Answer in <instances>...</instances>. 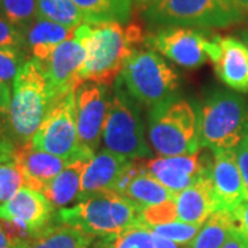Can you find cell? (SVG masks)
<instances>
[{
    "instance_id": "f546056e",
    "label": "cell",
    "mask_w": 248,
    "mask_h": 248,
    "mask_svg": "<svg viewBox=\"0 0 248 248\" xmlns=\"http://www.w3.org/2000/svg\"><path fill=\"white\" fill-rule=\"evenodd\" d=\"M25 187L24 175L14 161L0 164V205Z\"/></svg>"
},
{
    "instance_id": "ffe728a7",
    "label": "cell",
    "mask_w": 248,
    "mask_h": 248,
    "mask_svg": "<svg viewBox=\"0 0 248 248\" xmlns=\"http://www.w3.org/2000/svg\"><path fill=\"white\" fill-rule=\"evenodd\" d=\"M73 33L75 29L36 18L35 22L25 32V45L32 54V58L39 62H46L54 50L65 40L71 39Z\"/></svg>"
},
{
    "instance_id": "9c48e42d",
    "label": "cell",
    "mask_w": 248,
    "mask_h": 248,
    "mask_svg": "<svg viewBox=\"0 0 248 248\" xmlns=\"http://www.w3.org/2000/svg\"><path fill=\"white\" fill-rule=\"evenodd\" d=\"M119 79L127 93L141 105L156 107L178 90L179 78L155 51L137 50L125 62Z\"/></svg>"
},
{
    "instance_id": "74e56055",
    "label": "cell",
    "mask_w": 248,
    "mask_h": 248,
    "mask_svg": "<svg viewBox=\"0 0 248 248\" xmlns=\"http://www.w3.org/2000/svg\"><path fill=\"white\" fill-rule=\"evenodd\" d=\"M16 151H17L16 145L10 141L9 138L0 135V164L14 161Z\"/></svg>"
},
{
    "instance_id": "1f68e13d",
    "label": "cell",
    "mask_w": 248,
    "mask_h": 248,
    "mask_svg": "<svg viewBox=\"0 0 248 248\" xmlns=\"http://www.w3.org/2000/svg\"><path fill=\"white\" fill-rule=\"evenodd\" d=\"M175 221H178V214L174 199L161 204L142 208L141 215H140V222L146 226H156V225H163V223H170V222Z\"/></svg>"
},
{
    "instance_id": "2e32d148",
    "label": "cell",
    "mask_w": 248,
    "mask_h": 248,
    "mask_svg": "<svg viewBox=\"0 0 248 248\" xmlns=\"http://www.w3.org/2000/svg\"><path fill=\"white\" fill-rule=\"evenodd\" d=\"M218 53L211 62L218 79L229 89L248 93V47L234 36H215Z\"/></svg>"
},
{
    "instance_id": "f1b7e54d",
    "label": "cell",
    "mask_w": 248,
    "mask_h": 248,
    "mask_svg": "<svg viewBox=\"0 0 248 248\" xmlns=\"http://www.w3.org/2000/svg\"><path fill=\"white\" fill-rule=\"evenodd\" d=\"M148 228L151 229L152 233H156L159 236L171 240V241L177 243L178 246L186 247L192 243V240L195 239L197 232L200 231L202 226L175 221L170 222V223H163V225H156V226H148Z\"/></svg>"
},
{
    "instance_id": "cb8c5ba5",
    "label": "cell",
    "mask_w": 248,
    "mask_h": 248,
    "mask_svg": "<svg viewBox=\"0 0 248 248\" xmlns=\"http://www.w3.org/2000/svg\"><path fill=\"white\" fill-rule=\"evenodd\" d=\"M122 195L137 204L141 210L175 199V193L161 185L157 179L149 175L146 171L134 178Z\"/></svg>"
},
{
    "instance_id": "d590c367",
    "label": "cell",
    "mask_w": 248,
    "mask_h": 248,
    "mask_svg": "<svg viewBox=\"0 0 248 248\" xmlns=\"http://www.w3.org/2000/svg\"><path fill=\"white\" fill-rule=\"evenodd\" d=\"M223 248H248V234L234 223Z\"/></svg>"
},
{
    "instance_id": "e0dca14e",
    "label": "cell",
    "mask_w": 248,
    "mask_h": 248,
    "mask_svg": "<svg viewBox=\"0 0 248 248\" xmlns=\"http://www.w3.org/2000/svg\"><path fill=\"white\" fill-rule=\"evenodd\" d=\"M14 163L24 175L25 186L39 192H43L46 186L69 164V161L51 153L36 151L31 143L17 148Z\"/></svg>"
},
{
    "instance_id": "4dcf8cb0",
    "label": "cell",
    "mask_w": 248,
    "mask_h": 248,
    "mask_svg": "<svg viewBox=\"0 0 248 248\" xmlns=\"http://www.w3.org/2000/svg\"><path fill=\"white\" fill-rule=\"evenodd\" d=\"M24 48L18 47H0V81L10 84L14 81L19 69L27 62Z\"/></svg>"
},
{
    "instance_id": "8fae6325",
    "label": "cell",
    "mask_w": 248,
    "mask_h": 248,
    "mask_svg": "<svg viewBox=\"0 0 248 248\" xmlns=\"http://www.w3.org/2000/svg\"><path fill=\"white\" fill-rule=\"evenodd\" d=\"M76 125L80 145L95 153L104 133L109 104L107 86L84 81L75 90Z\"/></svg>"
},
{
    "instance_id": "e575fe53",
    "label": "cell",
    "mask_w": 248,
    "mask_h": 248,
    "mask_svg": "<svg viewBox=\"0 0 248 248\" xmlns=\"http://www.w3.org/2000/svg\"><path fill=\"white\" fill-rule=\"evenodd\" d=\"M234 152H236L237 164H239L240 172H241V177H243V181H244V186H246L248 202V130Z\"/></svg>"
},
{
    "instance_id": "7a4b0ae2",
    "label": "cell",
    "mask_w": 248,
    "mask_h": 248,
    "mask_svg": "<svg viewBox=\"0 0 248 248\" xmlns=\"http://www.w3.org/2000/svg\"><path fill=\"white\" fill-rule=\"evenodd\" d=\"M141 208L115 190H105L80 199L72 207L61 208L57 219L76 228L90 237H107L140 223Z\"/></svg>"
},
{
    "instance_id": "5b68a950",
    "label": "cell",
    "mask_w": 248,
    "mask_h": 248,
    "mask_svg": "<svg viewBox=\"0 0 248 248\" xmlns=\"http://www.w3.org/2000/svg\"><path fill=\"white\" fill-rule=\"evenodd\" d=\"M248 130V102L229 91H217L199 110L200 146L221 151H236Z\"/></svg>"
},
{
    "instance_id": "83f0119b",
    "label": "cell",
    "mask_w": 248,
    "mask_h": 248,
    "mask_svg": "<svg viewBox=\"0 0 248 248\" xmlns=\"http://www.w3.org/2000/svg\"><path fill=\"white\" fill-rule=\"evenodd\" d=\"M0 13L25 33L37 18V0H1Z\"/></svg>"
},
{
    "instance_id": "44dd1931",
    "label": "cell",
    "mask_w": 248,
    "mask_h": 248,
    "mask_svg": "<svg viewBox=\"0 0 248 248\" xmlns=\"http://www.w3.org/2000/svg\"><path fill=\"white\" fill-rule=\"evenodd\" d=\"M89 160H76L69 163L53 181L43 189V195L53 203L55 208H65L72 202L79 200L81 181Z\"/></svg>"
},
{
    "instance_id": "52a82bcc",
    "label": "cell",
    "mask_w": 248,
    "mask_h": 248,
    "mask_svg": "<svg viewBox=\"0 0 248 248\" xmlns=\"http://www.w3.org/2000/svg\"><path fill=\"white\" fill-rule=\"evenodd\" d=\"M102 141L107 151L127 159H145L152 156L138 102L127 93L119 78L116 80L115 94L109 104Z\"/></svg>"
},
{
    "instance_id": "277c9868",
    "label": "cell",
    "mask_w": 248,
    "mask_h": 248,
    "mask_svg": "<svg viewBox=\"0 0 248 248\" xmlns=\"http://www.w3.org/2000/svg\"><path fill=\"white\" fill-rule=\"evenodd\" d=\"M149 140L153 149L164 157L199 153V116L193 105L185 99L170 98L153 107Z\"/></svg>"
},
{
    "instance_id": "9a60e30c",
    "label": "cell",
    "mask_w": 248,
    "mask_h": 248,
    "mask_svg": "<svg viewBox=\"0 0 248 248\" xmlns=\"http://www.w3.org/2000/svg\"><path fill=\"white\" fill-rule=\"evenodd\" d=\"M210 178L218 203V211L232 213L240 204L247 202V192L234 151L214 153Z\"/></svg>"
},
{
    "instance_id": "5bb4252c",
    "label": "cell",
    "mask_w": 248,
    "mask_h": 248,
    "mask_svg": "<svg viewBox=\"0 0 248 248\" xmlns=\"http://www.w3.org/2000/svg\"><path fill=\"white\" fill-rule=\"evenodd\" d=\"M146 172L172 193H179L210 172L211 164H204L199 153L182 156H160L145 161Z\"/></svg>"
},
{
    "instance_id": "ab89813d",
    "label": "cell",
    "mask_w": 248,
    "mask_h": 248,
    "mask_svg": "<svg viewBox=\"0 0 248 248\" xmlns=\"http://www.w3.org/2000/svg\"><path fill=\"white\" fill-rule=\"evenodd\" d=\"M152 234H153V241H155L156 248H181L177 243L166 239V237H163V236H159V234H156V233H152Z\"/></svg>"
},
{
    "instance_id": "b9f144b4",
    "label": "cell",
    "mask_w": 248,
    "mask_h": 248,
    "mask_svg": "<svg viewBox=\"0 0 248 248\" xmlns=\"http://www.w3.org/2000/svg\"><path fill=\"white\" fill-rule=\"evenodd\" d=\"M240 40L244 43V45L247 46L248 47V29H246V31H241L240 32Z\"/></svg>"
},
{
    "instance_id": "d6986e66",
    "label": "cell",
    "mask_w": 248,
    "mask_h": 248,
    "mask_svg": "<svg viewBox=\"0 0 248 248\" xmlns=\"http://www.w3.org/2000/svg\"><path fill=\"white\" fill-rule=\"evenodd\" d=\"M131 160L134 159H127L107 149L95 153L84 170L80 199L105 190H115L119 178Z\"/></svg>"
},
{
    "instance_id": "ba28073f",
    "label": "cell",
    "mask_w": 248,
    "mask_h": 248,
    "mask_svg": "<svg viewBox=\"0 0 248 248\" xmlns=\"http://www.w3.org/2000/svg\"><path fill=\"white\" fill-rule=\"evenodd\" d=\"M29 143L36 151L51 153L69 163L80 159L90 160L95 155L84 149L79 142L75 90L66 91L54 99L45 120Z\"/></svg>"
},
{
    "instance_id": "ee69618b",
    "label": "cell",
    "mask_w": 248,
    "mask_h": 248,
    "mask_svg": "<svg viewBox=\"0 0 248 248\" xmlns=\"http://www.w3.org/2000/svg\"><path fill=\"white\" fill-rule=\"evenodd\" d=\"M0 1H1V0H0Z\"/></svg>"
},
{
    "instance_id": "4316f807",
    "label": "cell",
    "mask_w": 248,
    "mask_h": 248,
    "mask_svg": "<svg viewBox=\"0 0 248 248\" xmlns=\"http://www.w3.org/2000/svg\"><path fill=\"white\" fill-rule=\"evenodd\" d=\"M94 248H156V246L151 229L140 222L117 234L99 237L94 243Z\"/></svg>"
},
{
    "instance_id": "6da1fadb",
    "label": "cell",
    "mask_w": 248,
    "mask_h": 248,
    "mask_svg": "<svg viewBox=\"0 0 248 248\" xmlns=\"http://www.w3.org/2000/svg\"><path fill=\"white\" fill-rule=\"evenodd\" d=\"M86 46L87 58L79 73V83L93 81L112 86L123 71L125 62L137 50L134 46L145 43L146 36L137 22L123 27L120 22L90 25L83 24L75 29Z\"/></svg>"
},
{
    "instance_id": "484cf974",
    "label": "cell",
    "mask_w": 248,
    "mask_h": 248,
    "mask_svg": "<svg viewBox=\"0 0 248 248\" xmlns=\"http://www.w3.org/2000/svg\"><path fill=\"white\" fill-rule=\"evenodd\" d=\"M37 18L69 29L86 24L84 16L72 0H37Z\"/></svg>"
},
{
    "instance_id": "7402d4cb",
    "label": "cell",
    "mask_w": 248,
    "mask_h": 248,
    "mask_svg": "<svg viewBox=\"0 0 248 248\" xmlns=\"http://www.w3.org/2000/svg\"><path fill=\"white\" fill-rule=\"evenodd\" d=\"M81 14L86 24L98 25L107 22L124 24L131 17L133 0H72Z\"/></svg>"
},
{
    "instance_id": "60d3db41",
    "label": "cell",
    "mask_w": 248,
    "mask_h": 248,
    "mask_svg": "<svg viewBox=\"0 0 248 248\" xmlns=\"http://www.w3.org/2000/svg\"><path fill=\"white\" fill-rule=\"evenodd\" d=\"M234 10H237L244 18H248V0H228Z\"/></svg>"
},
{
    "instance_id": "d6a6232c",
    "label": "cell",
    "mask_w": 248,
    "mask_h": 248,
    "mask_svg": "<svg viewBox=\"0 0 248 248\" xmlns=\"http://www.w3.org/2000/svg\"><path fill=\"white\" fill-rule=\"evenodd\" d=\"M24 46H27L25 33L0 14V47L24 48Z\"/></svg>"
},
{
    "instance_id": "3957f363",
    "label": "cell",
    "mask_w": 248,
    "mask_h": 248,
    "mask_svg": "<svg viewBox=\"0 0 248 248\" xmlns=\"http://www.w3.org/2000/svg\"><path fill=\"white\" fill-rule=\"evenodd\" d=\"M55 98L42 63L29 58L13 81L10 107V131L21 145L33 138Z\"/></svg>"
},
{
    "instance_id": "8992f818",
    "label": "cell",
    "mask_w": 248,
    "mask_h": 248,
    "mask_svg": "<svg viewBox=\"0 0 248 248\" xmlns=\"http://www.w3.org/2000/svg\"><path fill=\"white\" fill-rule=\"evenodd\" d=\"M143 17L160 28H229L246 18L228 0H153L143 7Z\"/></svg>"
},
{
    "instance_id": "30bf717a",
    "label": "cell",
    "mask_w": 248,
    "mask_h": 248,
    "mask_svg": "<svg viewBox=\"0 0 248 248\" xmlns=\"http://www.w3.org/2000/svg\"><path fill=\"white\" fill-rule=\"evenodd\" d=\"M145 43L184 68L195 69L213 61L218 53L215 36L208 37L193 28H163L145 39Z\"/></svg>"
},
{
    "instance_id": "7bdbcfd3",
    "label": "cell",
    "mask_w": 248,
    "mask_h": 248,
    "mask_svg": "<svg viewBox=\"0 0 248 248\" xmlns=\"http://www.w3.org/2000/svg\"><path fill=\"white\" fill-rule=\"evenodd\" d=\"M138 1H140V3H141L142 6H143V7H145V6H146V4H149V3H152V1H153V0H138Z\"/></svg>"
},
{
    "instance_id": "f35d334b",
    "label": "cell",
    "mask_w": 248,
    "mask_h": 248,
    "mask_svg": "<svg viewBox=\"0 0 248 248\" xmlns=\"http://www.w3.org/2000/svg\"><path fill=\"white\" fill-rule=\"evenodd\" d=\"M22 246H19L18 243H16L14 240L10 237L7 234V232L4 231L1 222H0V248H21Z\"/></svg>"
},
{
    "instance_id": "4fadbf2b",
    "label": "cell",
    "mask_w": 248,
    "mask_h": 248,
    "mask_svg": "<svg viewBox=\"0 0 248 248\" xmlns=\"http://www.w3.org/2000/svg\"><path fill=\"white\" fill-rule=\"evenodd\" d=\"M87 51L83 40L76 33L58 46L50 58L40 62L45 69L55 95L76 90L79 86V73L86 62Z\"/></svg>"
},
{
    "instance_id": "d4e9b609",
    "label": "cell",
    "mask_w": 248,
    "mask_h": 248,
    "mask_svg": "<svg viewBox=\"0 0 248 248\" xmlns=\"http://www.w3.org/2000/svg\"><path fill=\"white\" fill-rule=\"evenodd\" d=\"M233 225L234 221L232 213L222 210L217 211L203 223L195 239L186 248H223L229 239Z\"/></svg>"
},
{
    "instance_id": "836d02e7",
    "label": "cell",
    "mask_w": 248,
    "mask_h": 248,
    "mask_svg": "<svg viewBox=\"0 0 248 248\" xmlns=\"http://www.w3.org/2000/svg\"><path fill=\"white\" fill-rule=\"evenodd\" d=\"M10 107H11V90L9 84L0 81V135L10 130Z\"/></svg>"
},
{
    "instance_id": "8d00e7d4",
    "label": "cell",
    "mask_w": 248,
    "mask_h": 248,
    "mask_svg": "<svg viewBox=\"0 0 248 248\" xmlns=\"http://www.w3.org/2000/svg\"><path fill=\"white\" fill-rule=\"evenodd\" d=\"M232 217L240 229L248 234V202H244L243 204H240L239 207H236L232 211Z\"/></svg>"
},
{
    "instance_id": "7c38bea8",
    "label": "cell",
    "mask_w": 248,
    "mask_h": 248,
    "mask_svg": "<svg viewBox=\"0 0 248 248\" xmlns=\"http://www.w3.org/2000/svg\"><path fill=\"white\" fill-rule=\"evenodd\" d=\"M54 211L55 207L42 192L25 186L0 205V219L16 223L35 237L51 228Z\"/></svg>"
},
{
    "instance_id": "603a6c76",
    "label": "cell",
    "mask_w": 248,
    "mask_h": 248,
    "mask_svg": "<svg viewBox=\"0 0 248 248\" xmlns=\"http://www.w3.org/2000/svg\"><path fill=\"white\" fill-rule=\"evenodd\" d=\"M93 237L76 228L51 226L43 233L27 240L21 248H90Z\"/></svg>"
},
{
    "instance_id": "ac0fdd59",
    "label": "cell",
    "mask_w": 248,
    "mask_h": 248,
    "mask_svg": "<svg viewBox=\"0 0 248 248\" xmlns=\"http://www.w3.org/2000/svg\"><path fill=\"white\" fill-rule=\"evenodd\" d=\"M178 221L203 226L207 219L218 211L210 172L195 184L175 195Z\"/></svg>"
}]
</instances>
